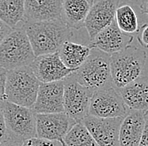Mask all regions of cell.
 Returning <instances> with one entry per match:
<instances>
[{"mask_svg":"<svg viewBox=\"0 0 148 146\" xmlns=\"http://www.w3.org/2000/svg\"><path fill=\"white\" fill-rule=\"evenodd\" d=\"M136 36L139 43L143 47L148 48V24H145L138 29Z\"/></svg>","mask_w":148,"mask_h":146,"instance_id":"25","label":"cell"},{"mask_svg":"<svg viewBox=\"0 0 148 146\" xmlns=\"http://www.w3.org/2000/svg\"><path fill=\"white\" fill-rule=\"evenodd\" d=\"M64 81L40 82L36 99L31 109L35 113H51L64 112Z\"/></svg>","mask_w":148,"mask_h":146,"instance_id":"12","label":"cell"},{"mask_svg":"<svg viewBox=\"0 0 148 146\" xmlns=\"http://www.w3.org/2000/svg\"><path fill=\"white\" fill-rule=\"evenodd\" d=\"M66 146H100L83 122H77L63 138Z\"/></svg>","mask_w":148,"mask_h":146,"instance_id":"21","label":"cell"},{"mask_svg":"<svg viewBox=\"0 0 148 146\" xmlns=\"http://www.w3.org/2000/svg\"><path fill=\"white\" fill-rule=\"evenodd\" d=\"M12 28L9 27L8 25H6L3 21L0 19V43L12 31Z\"/></svg>","mask_w":148,"mask_h":146,"instance_id":"28","label":"cell"},{"mask_svg":"<svg viewBox=\"0 0 148 146\" xmlns=\"http://www.w3.org/2000/svg\"><path fill=\"white\" fill-rule=\"evenodd\" d=\"M0 19L12 29L25 22V0H0Z\"/></svg>","mask_w":148,"mask_h":146,"instance_id":"20","label":"cell"},{"mask_svg":"<svg viewBox=\"0 0 148 146\" xmlns=\"http://www.w3.org/2000/svg\"><path fill=\"white\" fill-rule=\"evenodd\" d=\"M92 48L91 46H84L66 40L62 45L58 53L66 66L77 69L88 59Z\"/></svg>","mask_w":148,"mask_h":146,"instance_id":"19","label":"cell"},{"mask_svg":"<svg viewBox=\"0 0 148 146\" xmlns=\"http://www.w3.org/2000/svg\"><path fill=\"white\" fill-rule=\"evenodd\" d=\"M120 0H92L85 25L92 40L102 29L109 26L115 18Z\"/></svg>","mask_w":148,"mask_h":146,"instance_id":"13","label":"cell"},{"mask_svg":"<svg viewBox=\"0 0 148 146\" xmlns=\"http://www.w3.org/2000/svg\"><path fill=\"white\" fill-rule=\"evenodd\" d=\"M144 126V111L130 110L123 118L119 134L120 146H138Z\"/></svg>","mask_w":148,"mask_h":146,"instance_id":"17","label":"cell"},{"mask_svg":"<svg viewBox=\"0 0 148 146\" xmlns=\"http://www.w3.org/2000/svg\"><path fill=\"white\" fill-rule=\"evenodd\" d=\"M40 84L30 65L9 70L5 84L7 101L31 108L36 99Z\"/></svg>","mask_w":148,"mask_h":146,"instance_id":"4","label":"cell"},{"mask_svg":"<svg viewBox=\"0 0 148 146\" xmlns=\"http://www.w3.org/2000/svg\"><path fill=\"white\" fill-rule=\"evenodd\" d=\"M138 146H148V108L144 111V126Z\"/></svg>","mask_w":148,"mask_h":146,"instance_id":"26","label":"cell"},{"mask_svg":"<svg viewBox=\"0 0 148 146\" xmlns=\"http://www.w3.org/2000/svg\"><path fill=\"white\" fill-rule=\"evenodd\" d=\"M9 137L21 141L36 136V113L27 107L6 101L1 107Z\"/></svg>","mask_w":148,"mask_h":146,"instance_id":"6","label":"cell"},{"mask_svg":"<svg viewBox=\"0 0 148 146\" xmlns=\"http://www.w3.org/2000/svg\"><path fill=\"white\" fill-rule=\"evenodd\" d=\"M22 146H63L62 141L50 140L43 138L33 137L23 141Z\"/></svg>","mask_w":148,"mask_h":146,"instance_id":"23","label":"cell"},{"mask_svg":"<svg viewBox=\"0 0 148 146\" xmlns=\"http://www.w3.org/2000/svg\"><path fill=\"white\" fill-rule=\"evenodd\" d=\"M140 9L141 14L148 15V0H140Z\"/></svg>","mask_w":148,"mask_h":146,"instance_id":"30","label":"cell"},{"mask_svg":"<svg viewBox=\"0 0 148 146\" xmlns=\"http://www.w3.org/2000/svg\"><path fill=\"white\" fill-rule=\"evenodd\" d=\"M128 111L119 89L110 86L93 91L88 115L98 118H117L125 117Z\"/></svg>","mask_w":148,"mask_h":146,"instance_id":"8","label":"cell"},{"mask_svg":"<svg viewBox=\"0 0 148 146\" xmlns=\"http://www.w3.org/2000/svg\"><path fill=\"white\" fill-rule=\"evenodd\" d=\"M8 138H9V134H8V130L5 124L3 113L2 108L0 107V143L4 141Z\"/></svg>","mask_w":148,"mask_h":146,"instance_id":"27","label":"cell"},{"mask_svg":"<svg viewBox=\"0 0 148 146\" xmlns=\"http://www.w3.org/2000/svg\"><path fill=\"white\" fill-rule=\"evenodd\" d=\"M72 74L80 84L93 91L114 86L110 55L94 47L84 63Z\"/></svg>","mask_w":148,"mask_h":146,"instance_id":"3","label":"cell"},{"mask_svg":"<svg viewBox=\"0 0 148 146\" xmlns=\"http://www.w3.org/2000/svg\"><path fill=\"white\" fill-rule=\"evenodd\" d=\"M7 70L0 67V107L7 101L6 94H5V84H6V77H7Z\"/></svg>","mask_w":148,"mask_h":146,"instance_id":"24","label":"cell"},{"mask_svg":"<svg viewBox=\"0 0 148 146\" xmlns=\"http://www.w3.org/2000/svg\"><path fill=\"white\" fill-rule=\"evenodd\" d=\"M123 118H98L87 115L82 122L100 146H120L119 134Z\"/></svg>","mask_w":148,"mask_h":146,"instance_id":"10","label":"cell"},{"mask_svg":"<svg viewBox=\"0 0 148 146\" xmlns=\"http://www.w3.org/2000/svg\"><path fill=\"white\" fill-rule=\"evenodd\" d=\"M36 58L25 29H13L0 43V67L9 71L30 65Z\"/></svg>","mask_w":148,"mask_h":146,"instance_id":"5","label":"cell"},{"mask_svg":"<svg viewBox=\"0 0 148 146\" xmlns=\"http://www.w3.org/2000/svg\"><path fill=\"white\" fill-rule=\"evenodd\" d=\"M133 38L131 34L125 33L118 27L114 18L109 26L96 35L90 46L110 55L130 46Z\"/></svg>","mask_w":148,"mask_h":146,"instance_id":"14","label":"cell"},{"mask_svg":"<svg viewBox=\"0 0 148 146\" xmlns=\"http://www.w3.org/2000/svg\"><path fill=\"white\" fill-rule=\"evenodd\" d=\"M119 91L130 110L145 111L148 108V76H140L119 88Z\"/></svg>","mask_w":148,"mask_h":146,"instance_id":"16","label":"cell"},{"mask_svg":"<svg viewBox=\"0 0 148 146\" xmlns=\"http://www.w3.org/2000/svg\"><path fill=\"white\" fill-rule=\"evenodd\" d=\"M147 54L137 46H129L110 55V71L113 84L121 88L141 76L146 65Z\"/></svg>","mask_w":148,"mask_h":146,"instance_id":"2","label":"cell"},{"mask_svg":"<svg viewBox=\"0 0 148 146\" xmlns=\"http://www.w3.org/2000/svg\"><path fill=\"white\" fill-rule=\"evenodd\" d=\"M22 144L23 141L17 138L9 137L7 139L0 143V146H22Z\"/></svg>","mask_w":148,"mask_h":146,"instance_id":"29","label":"cell"},{"mask_svg":"<svg viewBox=\"0 0 148 146\" xmlns=\"http://www.w3.org/2000/svg\"><path fill=\"white\" fill-rule=\"evenodd\" d=\"M115 21L120 29L127 34H133L138 30V20L134 9L130 5L118 7L115 12Z\"/></svg>","mask_w":148,"mask_h":146,"instance_id":"22","label":"cell"},{"mask_svg":"<svg viewBox=\"0 0 148 146\" xmlns=\"http://www.w3.org/2000/svg\"><path fill=\"white\" fill-rule=\"evenodd\" d=\"M61 141H62V145H63V146H66V145L64 142H63V140H61Z\"/></svg>","mask_w":148,"mask_h":146,"instance_id":"31","label":"cell"},{"mask_svg":"<svg viewBox=\"0 0 148 146\" xmlns=\"http://www.w3.org/2000/svg\"><path fill=\"white\" fill-rule=\"evenodd\" d=\"M36 137L50 140L63 139L77 123L65 112L51 113H36Z\"/></svg>","mask_w":148,"mask_h":146,"instance_id":"9","label":"cell"},{"mask_svg":"<svg viewBox=\"0 0 148 146\" xmlns=\"http://www.w3.org/2000/svg\"><path fill=\"white\" fill-rule=\"evenodd\" d=\"M56 19H62V0H25V22Z\"/></svg>","mask_w":148,"mask_h":146,"instance_id":"15","label":"cell"},{"mask_svg":"<svg viewBox=\"0 0 148 146\" xmlns=\"http://www.w3.org/2000/svg\"><path fill=\"white\" fill-rule=\"evenodd\" d=\"M64 112L77 123L82 122L88 115L89 105L93 91L77 82L73 74L64 80Z\"/></svg>","mask_w":148,"mask_h":146,"instance_id":"7","label":"cell"},{"mask_svg":"<svg viewBox=\"0 0 148 146\" xmlns=\"http://www.w3.org/2000/svg\"><path fill=\"white\" fill-rule=\"evenodd\" d=\"M30 67L40 82H51L64 80L77 69L66 66L58 51L36 56Z\"/></svg>","mask_w":148,"mask_h":146,"instance_id":"11","label":"cell"},{"mask_svg":"<svg viewBox=\"0 0 148 146\" xmlns=\"http://www.w3.org/2000/svg\"><path fill=\"white\" fill-rule=\"evenodd\" d=\"M91 6L88 0H62V19L71 29H80Z\"/></svg>","mask_w":148,"mask_h":146,"instance_id":"18","label":"cell"},{"mask_svg":"<svg viewBox=\"0 0 148 146\" xmlns=\"http://www.w3.org/2000/svg\"><path fill=\"white\" fill-rule=\"evenodd\" d=\"M36 56L54 53L72 35L71 29L62 19L25 22L22 25Z\"/></svg>","mask_w":148,"mask_h":146,"instance_id":"1","label":"cell"}]
</instances>
